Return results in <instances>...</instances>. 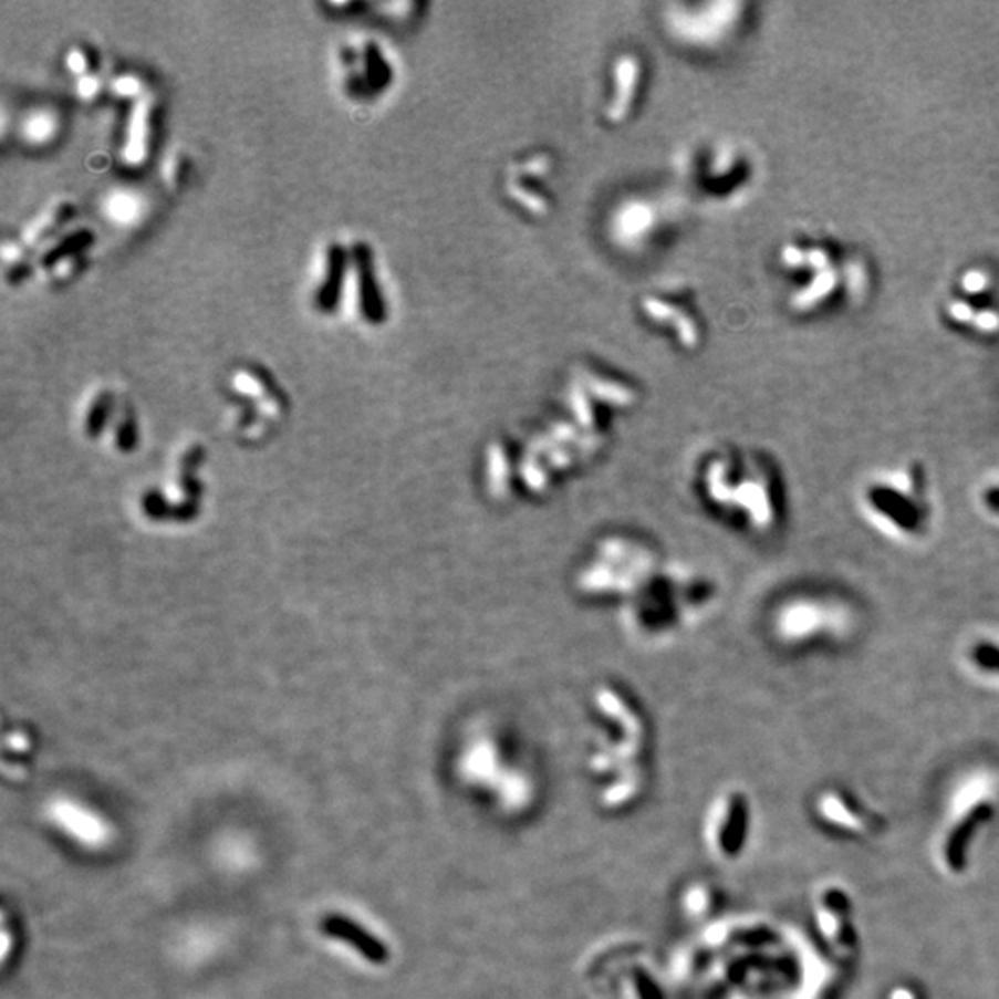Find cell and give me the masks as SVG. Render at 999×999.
Instances as JSON below:
<instances>
[{"mask_svg":"<svg viewBox=\"0 0 999 999\" xmlns=\"http://www.w3.org/2000/svg\"><path fill=\"white\" fill-rule=\"evenodd\" d=\"M74 215V208L71 204H60L56 208L49 211V214L43 215L38 222H35L34 227L30 228L29 236H27V241L32 244L41 243V241H45V239L51 238L54 233L60 230V228L67 222L71 217Z\"/></svg>","mask_w":999,"mask_h":999,"instance_id":"8","label":"cell"},{"mask_svg":"<svg viewBox=\"0 0 999 999\" xmlns=\"http://www.w3.org/2000/svg\"><path fill=\"white\" fill-rule=\"evenodd\" d=\"M748 831V805L745 797H733L720 831V847L726 855H737L745 846Z\"/></svg>","mask_w":999,"mask_h":999,"instance_id":"6","label":"cell"},{"mask_svg":"<svg viewBox=\"0 0 999 999\" xmlns=\"http://www.w3.org/2000/svg\"><path fill=\"white\" fill-rule=\"evenodd\" d=\"M321 933L326 937L345 943L352 949H356L363 959L371 965L382 966L391 959L387 944L382 943L373 933L365 929L362 924L352 920L345 915H327L321 920Z\"/></svg>","mask_w":999,"mask_h":999,"instance_id":"1","label":"cell"},{"mask_svg":"<svg viewBox=\"0 0 999 999\" xmlns=\"http://www.w3.org/2000/svg\"><path fill=\"white\" fill-rule=\"evenodd\" d=\"M866 498L877 513L891 520L899 530L910 533L920 530V508L909 497H905L904 492L896 491L893 487L872 486L866 492Z\"/></svg>","mask_w":999,"mask_h":999,"instance_id":"4","label":"cell"},{"mask_svg":"<svg viewBox=\"0 0 999 999\" xmlns=\"http://www.w3.org/2000/svg\"><path fill=\"white\" fill-rule=\"evenodd\" d=\"M352 266L356 272L360 313L365 321H382L385 315L384 302L374 274L373 254L367 244L357 243L352 247Z\"/></svg>","mask_w":999,"mask_h":999,"instance_id":"2","label":"cell"},{"mask_svg":"<svg viewBox=\"0 0 999 999\" xmlns=\"http://www.w3.org/2000/svg\"><path fill=\"white\" fill-rule=\"evenodd\" d=\"M985 503H987L988 509H992V511L999 513V487H990V489L985 492Z\"/></svg>","mask_w":999,"mask_h":999,"instance_id":"14","label":"cell"},{"mask_svg":"<svg viewBox=\"0 0 999 999\" xmlns=\"http://www.w3.org/2000/svg\"><path fill=\"white\" fill-rule=\"evenodd\" d=\"M633 981H635V987H637L638 998L665 999L660 988L657 987V982L643 968H637V970L633 971Z\"/></svg>","mask_w":999,"mask_h":999,"instance_id":"12","label":"cell"},{"mask_svg":"<svg viewBox=\"0 0 999 999\" xmlns=\"http://www.w3.org/2000/svg\"><path fill=\"white\" fill-rule=\"evenodd\" d=\"M365 69H367L368 84H373L374 87H378L389 79V69L379 56L378 49L374 46V43L365 46Z\"/></svg>","mask_w":999,"mask_h":999,"instance_id":"9","label":"cell"},{"mask_svg":"<svg viewBox=\"0 0 999 999\" xmlns=\"http://www.w3.org/2000/svg\"><path fill=\"white\" fill-rule=\"evenodd\" d=\"M348 261H351L348 252L343 244L333 243L327 247L324 272L315 291V305L322 313H333L337 310L345 288Z\"/></svg>","mask_w":999,"mask_h":999,"instance_id":"5","label":"cell"},{"mask_svg":"<svg viewBox=\"0 0 999 999\" xmlns=\"http://www.w3.org/2000/svg\"><path fill=\"white\" fill-rule=\"evenodd\" d=\"M137 87H139V84H137V80L132 79V76H123V79L115 82V91L121 93V95H134Z\"/></svg>","mask_w":999,"mask_h":999,"instance_id":"13","label":"cell"},{"mask_svg":"<svg viewBox=\"0 0 999 999\" xmlns=\"http://www.w3.org/2000/svg\"><path fill=\"white\" fill-rule=\"evenodd\" d=\"M970 657L976 666L999 676V646L992 643H977L971 646Z\"/></svg>","mask_w":999,"mask_h":999,"instance_id":"10","label":"cell"},{"mask_svg":"<svg viewBox=\"0 0 999 999\" xmlns=\"http://www.w3.org/2000/svg\"><path fill=\"white\" fill-rule=\"evenodd\" d=\"M95 241V233L87 228H80L74 232L67 233L65 238L58 239L51 249L45 250V254L41 258V266L46 269H58L63 261L79 258L85 249H90Z\"/></svg>","mask_w":999,"mask_h":999,"instance_id":"7","label":"cell"},{"mask_svg":"<svg viewBox=\"0 0 999 999\" xmlns=\"http://www.w3.org/2000/svg\"><path fill=\"white\" fill-rule=\"evenodd\" d=\"M69 65H71L74 73L84 74V79L85 76H93L96 65H98L95 51L87 45L76 46L69 54Z\"/></svg>","mask_w":999,"mask_h":999,"instance_id":"11","label":"cell"},{"mask_svg":"<svg viewBox=\"0 0 999 999\" xmlns=\"http://www.w3.org/2000/svg\"><path fill=\"white\" fill-rule=\"evenodd\" d=\"M158 102L153 96H145L137 102L136 110L131 117L128 126V139H126V159L131 165H142L147 159L153 147L156 131H158Z\"/></svg>","mask_w":999,"mask_h":999,"instance_id":"3","label":"cell"}]
</instances>
